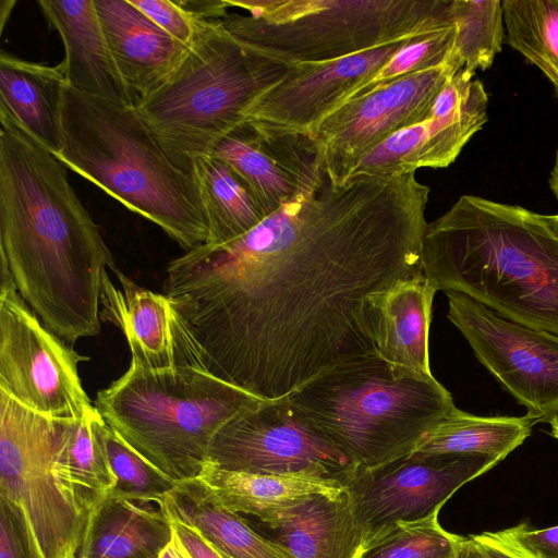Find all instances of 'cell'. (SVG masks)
Here are the masks:
<instances>
[{"label": "cell", "instance_id": "obj_1", "mask_svg": "<svg viewBox=\"0 0 558 558\" xmlns=\"http://www.w3.org/2000/svg\"><path fill=\"white\" fill-rule=\"evenodd\" d=\"M429 186L414 173L327 179L231 242L172 259L163 294L206 369L253 397L287 398L374 350L369 301L422 275Z\"/></svg>", "mask_w": 558, "mask_h": 558}, {"label": "cell", "instance_id": "obj_2", "mask_svg": "<svg viewBox=\"0 0 558 558\" xmlns=\"http://www.w3.org/2000/svg\"><path fill=\"white\" fill-rule=\"evenodd\" d=\"M422 274L513 323L558 335V233L547 216L462 195L427 222Z\"/></svg>", "mask_w": 558, "mask_h": 558}, {"label": "cell", "instance_id": "obj_3", "mask_svg": "<svg viewBox=\"0 0 558 558\" xmlns=\"http://www.w3.org/2000/svg\"><path fill=\"white\" fill-rule=\"evenodd\" d=\"M61 116L63 146L56 157L65 167L160 227L186 251L209 242L193 174L169 159L135 107L66 84Z\"/></svg>", "mask_w": 558, "mask_h": 558}, {"label": "cell", "instance_id": "obj_4", "mask_svg": "<svg viewBox=\"0 0 558 558\" xmlns=\"http://www.w3.org/2000/svg\"><path fill=\"white\" fill-rule=\"evenodd\" d=\"M286 399L295 416L356 470L410 454L454 408L434 376L397 371L375 350L340 360Z\"/></svg>", "mask_w": 558, "mask_h": 558}, {"label": "cell", "instance_id": "obj_5", "mask_svg": "<svg viewBox=\"0 0 558 558\" xmlns=\"http://www.w3.org/2000/svg\"><path fill=\"white\" fill-rule=\"evenodd\" d=\"M194 24L181 61L135 105L169 159L190 174L293 66L238 39L220 20Z\"/></svg>", "mask_w": 558, "mask_h": 558}, {"label": "cell", "instance_id": "obj_6", "mask_svg": "<svg viewBox=\"0 0 558 558\" xmlns=\"http://www.w3.org/2000/svg\"><path fill=\"white\" fill-rule=\"evenodd\" d=\"M259 400L206 369L130 366L98 391L94 405L121 439L178 484L199 475L215 435Z\"/></svg>", "mask_w": 558, "mask_h": 558}, {"label": "cell", "instance_id": "obj_7", "mask_svg": "<svg viewBox=\"0 0 558 558\" xmlns=\"http://www.w3.org/2000/svg\"><path fill=\"white\" fill-rule=\"evenodd\" d=\"M234 37L291 65L322 63L456 27L454 0H227Z\"/></svg>", "mask_w": 558, "mask_h": 558}, {"label": "cell", "instance_id": "obj_8", "mask_svg": "<svg viewBox=\"0 0 558 558\" xmlns=\"http://www.w3.org/2000/svg\"><path fill=\"white\" fill-rule=\"evenodd\" d=\"M63 422L0 391V504L20 521L34 558H77L87 526L54 473Z\"/></svg>", "mask_w": 558, "mask_h": 558}, {"label": "cell", "instance_id": "obj_9", "mask_svg": "<svg viewBox=\"0 0 558 558\" xmlns=\"http://www.w3.org/2000/svg\"><path fill=\"white\" fill-rule=\"evenodd\" d=\"M86 360L26 306L1 257L0 391L43 415L81 418L94 407L77 368Z\"/></svg>", "mask_w": 558, "mask_h": 558}, {"label": "cell", "instance_id": "obj_10", "mask_svg": "<svg viewBox=\"0 0 558 558\" xmlns=\"http://www.w3.org/2000/svg\"><path fill=\"white\" fill-rule=\"evenodd\" d=\"M500 461L489 454L411 452L375 469L355 470L345 488L363 532V546L398 525L438 518L461 486Z\"/></svg>", "mask_w": 558, "mask_h": 558}, {"label": "cell", "instance_id": "obj_11", "mask_svg": "<svg viewBox=\"0 0 558 558\" xmlns=\"http://www.w3.org/2000/svg\"><path fill=\"white\" fill-rule=\"evenodd\" d=\"M462 68L452 53L439 66L401 77L331 111L310 132L323 151L329 182L345 184L376 146L429 119L436 95Z\"/></svg>", "mask_w": 558, "mask_h": 558}, {"label": "cell", "instance_id": "obj_12", "mask_svg": "<svg viewBox=\"0 0 558 558\" xmlns=\"http://www.w3.org/2000/svg\"><path fill=\"white\" fill-rule=\"evenodd\" d=\"M208 462L236 472L304 475L345 482L354 464L293 413L286 398L259 400L214 437Z\"/></svg>", "mask_w": 558, "mask_h": 558}, {"label": "cell", "instance_id": "obj_13", "mask_svg": "<svg viewBox=\"0 0 558 558\" xmlns=\"http://www.w3.org/2000/svg\"><path fill=\"white\" fill-rule=\"evenodd\" d=\"M448 318L478 361L536 422L558 409V335L508 320L468 295L446 291Z\"/></svg>", "mask_w": 558, "mask_h": 558}, {"label": "cell", "instance_id": "obj_14", "mask_svg": "<svg viewBox=\"0 0 558 558\" xmlns=\"http://www.w3.org/2000/svg\"><path fill=\"white\" fill-rule=\"evenodd\" d=\"M210 155L239 174L266 217L313 196L328 179L323 151L310 132L256 119L239 124Z\"/></svg>", "mask_w": 558, "mask_h": 558}, {"label": "cell", "instance_id": "obj_15", "mask_svg": "<svg viewBox=\"0 0 558 558\" xmlns=\"http://www.w3.org/2000/svg\"><path fill=\"white\" fill-rule=\"evenodd\" d=\"M110 268L121 288L112 283L108 274L105 276L100 318L124 335L131 352L130 366L143 371L206 369L201 347L172 301L138 286L114 264Z\"/></svg>", "mask_w": 558, "mask_h": 558}, {"label": "cell", "instance_id": "obj_16", "mask_svg": "<svg viewBox=\"0 0 558 558\" xmlns=\"http://www.w3.org/2000/svg\"><path fill=\"white\" fill-rule=\"evenodd\" d=\"M404 41L333 61L293 65L287 76L256 102L248 118L311 132L343 104L355 87L387 63Z\"/></svg>", "mask_w": 558, "mask_h": 558}, {"label": "cell", "instance_id": "obj_17", "mask_svg": "<svg viewBox=\"0 0 558 558\" xmlns=\"http://www.w3.org/2000/svg\"><path fill=\"white\" fill-rule=\"evenodd\" d=\"M488 96L476 80L466 101L457 110L408 126L376 146L353 175L393 177L420 168H446L487 122ZM351 178V179H352Z\"/></svg>", "mask_w": 558, "mask_h": 558}, {"label": "cell", "instance_id": "obj_18", "mask_svg": "<svg viewBox=\"0 0 558 558\" xmlns=\"http://www.w3.org/2000/svg\"><path fill=\"white\" fill-rule=\"evenodd\" d=\"M38 5L62 38L65 56L59 64L66 84L118 106L135 107L136 98L110 50L95 0H40Z\"/></svg>", "mask_w": 558, "mask_h": 558}, {"label": "cell", "instance_id": "obj_19", "mask_svg": "<svg viewBox=\"0 0 558 558\" xmlns=\"http://www.w3.org/2000/svg\"><path fill=\"white\" fill-rule=\"evenodd\" d=\"M436 292L422 274L371 299L368 329L374 350L395 369L433 376L428 336Z\"/></svg>", "mask_w": 558, "mask_h": 558}, {"label": "cell", "instance_id": "obj_20", "mask_svg": "<svg viewBox=\"0 0 558 558\" xmlns=\"http://www.w3.org/2000/svg\"><path fill=\"white\" fill-rule=\"evenodd\" d=\"M117 65L136 101L173 71L187 45L173 38L129 0H95Z\"/></svg>", "mask_w": 558, "mask_h": 558}, {"label": "cell", "instance_id": "obj_21", "mask_svg": "<svg viewBox=\"0 0 558 558\" xmlns=\"http://www.w3.org/2000/svg\"><path fill=\"white\" fill-rule=\"evenodd\" d=\"M260 524L293 558H357L364 543L347 488L313 496Z\"/></svg>", "mask_w": 558, "mask_h": 558}, {"label": "cell", "instance_id": "obj_22", "mask_svg": "<svg viewBox=\"0 0 558 558\" xmlns=\"http://www.w3.org/2000/svg\"><path fill=\"white\" fill-rule=\"evenodd\" d=\"M65 85L60 64L49 66L0 52V111L54 156L63 146Z\"/></svg>", "mask_w": 558, "mask_h": 558}, {"label": "cell", "instance_id": "obj_23", "mask_svg": "<svg viewBox=\"0 0 558 558\" xmlns=\"http://www.w3.org/2000/svg\"><path fill=\"white\" fill-rule=\"evenodd\" d=\"M172 537L163 502L111 494L89 518L77 558H158Z\"/></svg>", "mask_w": 558, "mask_h": 558}, {"label": "cell", "instance_id": "obj_24", "mask_svg": "<svg viewBox=\"0 0 558 558\" xmlns=\"http://www.w3.org/2000/svg\"><path fill=\"white\" fill-rule=\"evenodd\" d=\"M211 498L225 509L259 522L316 495L345 489L336 478L236 472L207 462L196 477Z\"/></svg>", "mask_w": 558, "mask_h": 558}, {"label": "cell", "instance_id": "obj_25", "mask_svg": "<svg viewBox=\"0 0 558 558\" xmlns=\"http://www.w3.org/2000/svg\"><path fill=\"white\" fill-rule=\"evenodd\" d=\"M105 424L95 405L81 418L64 420L54 461L63 494L87 523L117 486L105 442Z\"/></svg>", "mask_w": 558, "mask_h": 558}, {"label": "cell", "instance_id": "obj_26", "mask_svg": "<svg viewBox=\"0 0 558 558\" xmlns=\"http://www.w3.org/2000/svg\"><path fill=\"white\" fill-rule=\"evenodd\" d=\"M163 507L170 519L196 529L232 558H293L281 544L257 533L244 517L216 502L197 478L175 484L165 496Z\"/></svg>", "mask_w": 558, "mask_h": 558}, {"label": "cell", "instance_id": "obj_27", "mask_svg": "<svg viewBox=\"0 0 558 558\" xmlns=\"http://www.w3.org/2000/svg\"><path fill=\"white\" fill-rule=\"evenodd\" d=\"M537 423L529 416H478L453 408L421 439L418 454H489L505 459Z\"/></svg>", "mask_w": 558, "mask_h": 558}, {"label": "cell", "instance_id": "obj_28", "mask_svg": "<svg viewBox=\"0 0 558 558\" xmlns=\"http://www.w3.org/2000/svg\"><path fill=\"white\" fill-rule=\"evenodd\" d=\"M192 174L208 219V243L220 245L239 239L266 218L244 181L219 158L196 159Z\"/></svg>", "mask_w": 558, "mask_h": 558}, {"label": "cell", "instance_id": "obj_29", "mask_svg": "<svg viewBox=\"0 0 558 558\" xmlns=\"http://www.w3.org/2000/svg\"><path fill=\"white\" fill-rule=\"evenodd\" d=\"M507 43L551 82L558 94V0L501 1Z\"/></svg>", "mask_w": 558, "mask_h": 558}, {"label": "cell", "instance_id": "obj_30", "mask_svg": "<svg viewBox=\"0 0 558 558\" xmlns=\"http://www.w3.org/2000/svg\"><path fill=\"white\" fill-rule=\"evenodd\" d=\"M453 56L475 74L488 69L504 41V12L499 0H454Z\"/></svg>", "mask_w": 558, "mask_h": 558}, {"label": "cell", "instance_id": "obj_31", "mask_svg": "<svg viewBox=\"0 0 558 558\" xmlns=\"http://www.w3.org/2000/svg\"><path fill=\"white\" fill-rule=\"evenodd\" d=\"M459 537L432 518L391 529L365 544L357 558H454Z\"/></svg>", "mask_w": 558, "mask_h": 558}, {"label": "cell", "instance_id": "obj_32", "mask_svg": "<svg viewBox=\"0 0 558 558\" xmlns=\"http://www.w3.org/2000/svg\"><path fill=\"white\" fill-rule=\"evenodd\" d=\"M454 39L456 27H451L405 40L387 63L350 93L345 101L446 63L452 56Z\"/></svg>", "mask_w": 558, "mask_h": 558}, {"label": "cell", "instance_id": "obj_33", "mask_svg": "<svg viewBox=\"0 0 558 558\" xmlns=\"http://www.w3.org/2000/svg\"><path fill=\"white\" fill-rule=\"evenodd\" d=\"M104 436L108 458L117 478L112 494L163 502L175 484L163 476L106 423Z\"/></svg>", "mask_w": 558, "mask_h": 558}, {"label": "cell", "instance_id": "obj_34", "mask_svg": "<svg viewBox=\"0 0 558 558\" xmlns=\"http://www.w3.org/2000/svg\"><path fill=\"white\" fill-rule=\"evenodd\" d=\"M151 22L179 41L189 45L195 20L174 0H129Z\"/></svg>", "mask_w": 558, "mask_h": 558}, {"label": "cell", "instance_id": "obj_35", "mask_svg": "<svg viewBox=\"0 0 558 558\" xmlns=\"http://www.w3.org/2000/svg\"><path fill=\"white\" fill-rule=\"evenodd\" d=\"M504 532L533 558H558V525L535 529L527 523H520Z\"/></svg>", "mask_w": 558, "mask_h": 558}, {"label": "cell", "instance_id": "obj_36", "mask_svg": "<svg viewBox=\"0 0 558 558\" xmlns=\"http://www.w3.org/2000/svg\"><path fill=\"white\" fill-rule=\"evenodd\" d=\"M0 558H34L20 521L0 504Z\"/></svg>", "mask_w": 558, "mask_h": 558}, {"label": "cell", "instance_id": "obj_37", "mask_svg": "<svg viewBox=\"0 0 558 558\" xmlns=\"http://www.w3.org/2000/svg\"><path fill=\"white\" fill-rule=\"evenodd\" d=\"M470 536L486 558H533L517 546L504 530Z\"/></svg>", "mask_w": 558, "mask_h": 558}, {"label": "cell", "instance_id": "obj_38", "mask_svg": "<svg viewBox=\"0 0 558 558\" xmlns=\"http://www.w3.org/2000/svg\"><path fill=\"white\" fill-rule=\"evenodd\" d=\"M172 529L181 543L193 558H223L220 551L211 545L196 529L170 519Z\"/></svg>", "mask_w": 558, "mask_h": 558}, {"label": "cell", "instance_id": "obj_39", "mask_svg": "<svg viewBox=\"0 0 558 558\" xmlns=\"http://www.w3.org/2000/svg\"><path fill=\"white\" fill-rule=\"evenodd\" d=\"M194 20L219 21L229 12L227 0H175Z\"/></svg>", "mask_w": 558, "mask_h": 558}, {"label": "cell", "instance_id": "obj_40", "mask_svg": "<svg viewBox=\"0 0 558 558\" xmlns=\"http://www.w3.org/2000/svg\"><path fill=\"white\" fill-rule=\"evenodd\" d=\"M454 558H486L471 536H460Z\"/></svg>", "mask_w": 558, "mask_h": 558}, {"label": "cell", "instance_id": "obj_41", "mask_svg": "<svg viewBox=\"0 0 558 558\" xmlns=\"http://www.w3.org/2000/svg\"><path fill=\"white\" fill-rule=\"evenodd\" d=\"M158 558H193L173 531L172 539L161 550Z\"/></svg>", "mask_w": 558, "mask_h": 558}, {"label": "cell", "instance_id": "obj_42", "mask_svg": "<svg viewBox=\"0 0 558 558\" xmlns=\"http://www.w3.org/2000/svg\"><path fill=\"white\" fill-rule=\"evenodd\" d=\"M15 0H2L0 4V26L1 32L3 31L5 23L10 16L12 9L14 8Z\"/></svg>", "mask_w": 558, "mask_h": 558}, {"label": "cell", "instance_id": "obj_43", "mask_svg": "<svg viewBox=\"0 0 558 558\" xmlns=\"http://www.w3.org/2000/svg\"><path fill=\"white\" fill-rule=\"evenodd\" d=\"M549 187H550L553 194L555 195V197L558 199V149L556 153L554 167L550 171Z\"/></svg>", "mask_w": 558, "mask_h": 558}, {"label": "cell", "instance_id": "obj_44", "mask_svg": "<svg viewBox=\"0 0 558 558\" xmlns=\"http://www.w3.org/2000/svg\"><path fill=\"white\" fill-rule=\"evenodd\" d=\"M547 422L551 428V435L558 439V409L549 416Z\"/></svg>", "mask_w": 558, "mask_h": 558}, {"label": "cell", "instance_id": "obj_45", "mask_svg": "<svg viewBox=\"0 0 558 558\" xmlns=\"http://www.w3.org/2000/svg\"><path fill=\"white\" fill-rule=\"evenodd\" d=\"M550 227L558 233V215H546Z\"/></svg>", "mask_w": 558, "mask_h": 558}, {"label": "cell", "instance_id": "obj_46", "mask_svg": "<svg viewBox=\"0 0 558 558\" xmlns=\"http://www.w3.org/2000/svg\"><path fill=\"white\" fill-rule=\"evenodd\" d=\"M218 550H219V549H218ZM219 551H220V550H219ZM220 554L223 556V558H232V557L228 556L227 554H225V553H222V551H220Z\"/></svg>", "mask_w": 558, "mask_h": 558}]
</instances>
